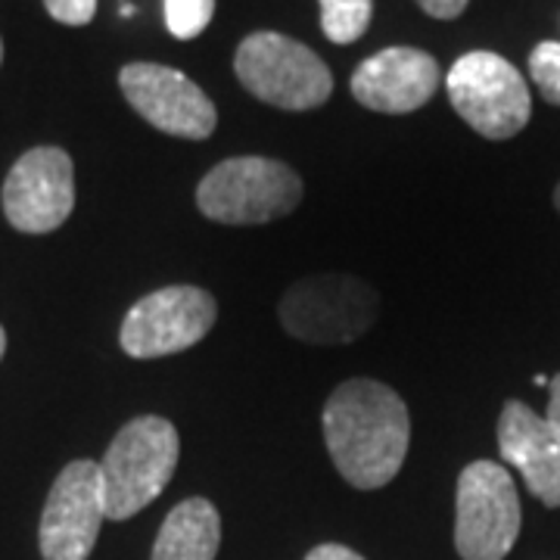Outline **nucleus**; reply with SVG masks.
<instances>
[{
  "label": "nucleus",
  "mask_w": 560,
  "mask_h": 560,
  "mask_svg": "<svg viewBox=\"0 0 560 560\" xmlns=\"http://www.w3.org/2000/svg\"><path fill=\"white\" fill-rule=\"evenodd\" d=\"M499 452L545 508H560V442L541 415L523 401H508L499 418Z\"/></svg>",
  "instance_id": "obj_13"
},
{
  "label": "nucleus",
  "mask_w": 560,
  "mask_h": 560,
  "mask_svg": "<svg viewBox=\"0 0 560 560\" xmlns=\"http://www.w3.org/2000/svg\"><path fill=\"white\" fill-rule=\"evenodd\" d=\"M320 427L349 486L381 489L396 480L411 442V418L396 389L371 377L346 381L324 405Z\"/></svg>",
  "instance_id": "obj_1"
},
{
  "label": "nucleus",
  "mask_w": 560,
  "mask_h": 560,
  "mask_svg": "<svg viewBox=\"0 0 560 560\" xmlns=\"http://www.w3.org/2000/svg\"><path fill=\"white\" fill-rule=\"evenodd\" d=\"M106 521L97 460H72L60 470L44 501L38 545L44 560H88Z\"/></svg>",
  "instance_id": "obj_9"
},
{
  "label": "nucleus",
  "mask_w": 560,
  "mask_h": 560,
  "mask_svg": "<svg viewBox=\"0 0 560 560\" xmlns=\"http://www.w3.org/2000/svg\"><path fill=\"white\" fill-rule=\"evenodd\" d=\"M305 560H364L359 551H352V548H346V545H318V548H312L308 551V558Z\"/></svg>",
  "instance_id": "obj_20"
},
{
  "label": "nucleus",
  "mask_w": 560,
  "mask_h": 560,
  "mask_svg": "<svg viewBox=\"0 0 560 560\" xmlns=\"http://www.w3.org/2000/svg\"><path fill=\"white\" fill-rule=\"evenodd\" d=\"M119 88L135 113L160 128L162 135L206 140L219 125L215 103L178 69L160 62H131L119 72Z\"/></svg>",
  "instance_id": "obj_11"
},
{
  "label": "nucleus",
  "mask_w": 560,
  "mask_h": 560,
  "mask_svg": "<svg viewBox=\"0 0 560 560\" xmlns=\"http://www.w3.org/2000/svg\"><path fill=\"white\" fill-rule=\"evenodd\" d=\"M318 3L320 28L334 44L359 40L374 16V0H318Z\"/></svg>",
  "instance_id": "obj_15"
},
{
  "label": "nucleus",
  "mask_w": 560,
  "mask_h": 560,
  "mask_svg": "<svg viewBox=\"0 0 560 560\" xmlns=\"http://www.w3.org/2000/svg\"><path fill=\"white\" fill-rule=\"evenodd\" d=\"M178 452V430L165 418L128 420L101 460L106 521H128L160 499L175 477Z\"/></svg>",
  "instance_id": "obj_2"
},
{
  "label": "nucleus",
  "mask_w": 560,
  "mask_h": 560,
  "mask_svg": "<svg viewBox=\"0 0 560 560\" xmlns=\"http://www.w3.org/2000/svg\"><path fill=\"white\" fill-rule=\"evenodd\" d=\"M219 305L202 287H162L131 305L119 330L121 352L131 359L178 355L215 327Z\"/></svg>",
  "instance_id": "obj_8"
},
{
  "label": "nucleus",
  "mask_w": 560,
  "mask_h": 560,
  "mask_svg": "<svg viewBox=\"0 0 560 560\" xmlns=\"http://www.w3.org/2000/svg\"><path fill=\"white\" fill-rule=\"evenodd\" d=\"M221 545V517L206 499H187L162 523L150 560H215Z\"/></svg>",
  "instance_id": "obj_14"
},
{
  "label": "nucleus",
  "mask_w": 560,
  "mask_h": 560,
  "mask_svg": "<svg viewBox=\"0 0 560 560\" xmlns=\"http://www.w3.org/2000/svg\"><path fill=\"white\" fill-rule=\"evenodd\" d=\"M445 88L460 119L489 140L521 135L533 116L526 79L514 62L492 50H470L455 60L445 75Z\"/></svg>",
  "instance_id": "obj_5"
},
{
  "label": "nucleus",
  "mask_w": 560,
  "mask_h": 560,
  "mask_svg": "<svg viewBox=\"0 0 560 560\" xmlns=\"http://www.w3.org/2000/svg\"><path fill=\"white\" fill-rule=\"evenodd\" d=\"M529 75L548 103L560 106V40H541L529 54Z\"/></svg>",
  "instance_id": "obj_17"
},
{
  "label": "nucleus",
  "mask_w": 560,
  "mask_h": 560,
  "mask_svg": "<svg viewBox=\"0 0 560 560\" xmlns=\"http://www.w3.org/2000/svg\"><path fill=\"white\" fill-rule=\"evenodd\" d=\"M3 352H7V334H3V327H0V359H3Z\"/></svg>",
  "instance_id": "obj_22"
},
{
  "label": "nucleus",
  "mask_w": 560,
  "mask_h": 560,
  "mask_svg": "<svg viewBox=\"0 0 560 560\" xmlns=\"http://www.w3.org/2000/svg\"><path fill=\"white\" fill-rule=\"evenodd\" d=\"M555 202H558V209H560V184H558V190H555Z\"/></svg>",
  "instance_id": "obj_23"
},
{
  "label": "nucleus",
  "mask_w": 560,
  "mask_h": 560,
  "mask_svg": "<svg viewBox=\"0 0 560 560\" xmlns=\"http://www.w3.org/2000/svg\"><path fill=\"white\" fill-rule=\"evenodd\" d=\"M44 7L62 25H88L97 13V0H44Z\"/></svg>",
  "instance_id": "obj_18"
},
{
  "label": "nucleus",
  "mask_w": 560,
  "mask_h": 560,
  "mask_svg": "<svg viewBox=\"0 0 560 560\" xmlns=\"http://www.w3.org/2000/svg\"><path fill=\"white\" fill-rule=\"evenodd\" d=\"M215 16V0H165V25L172 38H200Z\"/></svg>",
  "instance_id": "obj_16"
},
{
  "label": "nucleus",
  "mask_w": 560,
  "mask_h": 560,
  "mask_svg": "<svg viewBox=\"0 0 560 560\" xmlns=\"http://www.w3.org/2000/svg\"><path fill=\"white\" fill-rule=\"evenodd\" d=\"M0 62H3V40H0Z\"/></svg>",
  "instance_id": "obj_24"
},
{
  "label": "nucleus",
  "mask_w": 560,
  "mask_h": 560,
  "mask_svg": "<svg viewBox=\"0 0 560 560\" xmlns=\"http://www.w3.org/2000/svg\"><path fill=\"white\" fill-rule=\"evenodd\" d=\"M381 300L371 283L352 275H315L287 290L280 320L290 337L320 346L359 340L377 320Z\"/></svg>",
  "instance_id": "obj_6"
},
{
  "label": "nucleus",
  "mask_w": 560,
  "mask_h": 560,
  "mask_svg": "<svg viewBox=\"0 0 560 560\" xmlns=\"http://www.w3.org/2000/svg\"><path fill=\"white\" fill-rule=\"evenodd\" d=\"M420 10L427 13V16H433V20H455L464 13V7L470 3V0H418Z\"/></svg>",
  "instance_id": "obj_19"
},
{
  "label": "nucleus",
  "mask_w": 560,
  "mask_h": 560,
  "mask_svg": "<svg viewBox=\"0 0 560 560\" xmlns=\"http://www.w3.org/2000/svg\"><path fill=\"white\" fill-rule=\"evenodd\" d=\"M521 495L508 467L474 460L458 477L455 548L460 560H504L521 536Z\"/></svg>",
  "instance_id": "obj_7"
},
{
  "label": "nucleus",
  "mask_w": 560,
  "mask_h": 560,
  "mask_svg": "<svg viewBox=\"0 0 560 560\" xmlns=\"http://www.w3.org/2000/svg\"><path fill=\"white\" fill-rule=\"evenodd\" d=\"M241 84L278 109H315L334 94V75L312 47L278 32H256L234 57Z\"/></svg>",
  "instance_id": "obj_4"
},
{
  "label": "nucleus",
  "mask_w": 560,
  "mask_h": 560,
  "mask_svg": "<svg viewBox=\"0 0 560 560\" xmlns=\"http://www.w3.org/2000/svg\"><path fill=\"white\" fill-rule=\"evenodd\" d=\"M302 200V178L287 162L237 156L219 162L197 187V206L221 224H268L290 215Z\"/></svg>",
  "instance_id": "obj_3"
},
{
  "label": "nucleus",
  "mask_w": 560,
  "mask_h": 560,
  "mask_svg": "<svg viewBox=\"0 0 560 560\" xmlns=\"http://www.w3.org/2000/svg\"><path fill=\"white\" fill-rule=\"evenodd\" d=\"M545 423H548L551 436L560 442V374L551 381V401H548V411H545Z\"/></svg>",
  "instance_id": "obj_21"
},
{
  "label": "nucleus",
  "mask_w": 560,
  "mask_h": 560,
  "mask_svg": "<svg viewBox=\"0 0 560 560\" xmlns=\"http://www.w3.org/2000/svg\"><path fill=\"white\" fill-rule=\"evenodd\" d=\"M75 209V165L60 147L22 153L3 180V215L22 234H50Z\"/></svg>",
  "instance_id": "obj_10"
},
{
  "label": "nucleus",
  "mask_w": 560,
  "mask_h": 560,
  "mask_svg": "<svg viewBox=\"0 0 560 560\" xmlns=\"http://www.w3.org/2000/svg\"><path fill=\"white\" fill-rule=\"evenodd\" d=\"M440 62L418 47H386L368 57L352 75V97L386 116H405L433 101L440 91Z\"/></svg>",
  "instance_id": "obj_12"
}]
</instances>
